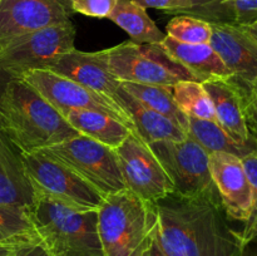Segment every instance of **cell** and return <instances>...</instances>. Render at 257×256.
I'll return each instance as SVG.
<instances>
[{
  "mask_svg": "<svg viewBox=\"0 0 257 256\" xmlns=\"http://www.w3.org/2000/svg\"><path fill=\"white\" fill-rule=\"evenodd\" d=\"M155 203L166 256H242L240 231L231 227L221 198L172 192Z\"/></svg>",
  "mask_w": 257,
  "mask_h": 256,
  "instance_id": "cell-1",
  "label": "cell"
},
{
  "mask_svg": "<svg viewBox=\"0 0 257 256\" xmlns=\"http://www.w3.org/2000/svg\"><path fill=\"white\" fill-rule=\"evenodd\" d=\"M0 130L20 152H38L79 133L68 120L20 78L8 84L0 104Z\"/></svg>",
  "mask_w": 257,
  "mask_h": 256,
  "instance_id": "cell-2",
  "label": "cell"
},
{
  "mask_svg": "<svg viewBox=\"0 0 257 256\" xmlns=\"http://www.w3.org/2000/svg\"><path fill=\"white\" fill-rule=\"evenodd\" d=\"M158 231L155 202L128 188L104 196L98 208V233L103 256H145Z\"/></svg>",
  "mask_w": 257,
  "mask_h": 256,
  "instance_id": "cell-3",
  "label": "cell"
},
{
  "mask_svg": "<svg viewBox=\"0 0 257 256\" xmlns=\"http://www.w3.org/2000/svg\"><path fill=\"white\" fill-rule=\"evenodd\" d=\"M28 212L52 256H103L98 233V210H77L35 195Z\"/></svg>",
  "mask_w": 257,
  "mask_h": 256,
  "instance_id": "cell-4",
  "label": "cell"
},
{
  "mask_svg": "<svg viewBox=\"0 0 257 256\" xmlns=\"http://www.w3.org/2000/svg\"><path fill=\"white\" fill-rule=\"evenodd\" d=\"M104 65L119 82L172 88L181 80L197 78L176 62L161 44H137L127 40L98 52Z\"/></svg>",
  "mask_w": 257,
  "mask_h": 256,
  "instance_id": "cell-5",
  "label": "cell"
},
{
  "mask_svg": "<svg viewBox=\"0 0 257 256\" xmlns=\"http://www.w3.org/2000/svg\"><path fill=\"white\" fill-rule=\"evenodd\" d=\"M62 163L103 196L125 190L114 148L87 136H77L39 151Z\"/></svg>",
  "mask_w": 257,
  "mask_h": 256,
  "instance_id": "cell-6",
  "label": "cell"
},
{
  "mask_svg": "<svg viewBox=\"0 0 257 256\" xmlns=\"http://www.w3.org/2000/svg\"><path fill=\"white\" fill-rule=\"evenodd\" d=\"M77 30L70 20L18 37L0 50V65L14 78L30 70H47L75 49Z\"/></svg>",
  "mask_w": 257,
  "mask_h": 256,
  "instance_id": "cell-7",
  "label": "cell"
},
{
  "mask_svg": "<svg viewBox=\"0 0 257 256\" xmlns=\"http://www.w3.org/2000/svg\"><path fill=\"white\" fill-rule=\"evenodd\" d=\"M157 160L182 196H210L220 198L210 172L208 153L192 138L148 143Z\"/></svg>",
  "mask_w": 257,
  "mask_h": 256,
  "instance_id": "cell-8",
  "label": "cell"
},
{
  "mask_svg": "<svg viewBox=\"0 0 257 256\" xmlns=\"http://www.w3.org/2000/svg\"><path fill=\"white\" fill-rule=\"evenodd\" d=\"M35 195H42L77 210H98L104 196L62 163L42 152H22Z\"/></svg>",
  "mask_w": 257,
  "mask_h": 256,
  "instance_id": "cell-9",
  "label": "cell"
},
{
  "mask_svg": "<svg viewBox=\"0 0 257 256\" xmlns=\"http://www.w3.org/2000/svg\"><path fill=\"white\" fill-rule=\"evenodd\" d=\"M19 78L34 88L62 115L74 109L95 110L119 120L133 135L138 136L127 110L110 98L98 94L69 78L55 74L50 70H30Z\"/></svg>",
  "mask_w": 257,
  "mask_h": 256,
  "instance_id": "cell-10",
  "label": "cell"
},
{
  "mask_svg": "<svg viewBox=\"0 0 257 256\" xmlns=\"http://www.w3.org/2000/svg\"><path fill=\"white\" fill-rule=\"evenodd\" d=\"M114 150L125 188L151 202L175 192L165 168L150 146L138 136L131 133Z\"/></svg>",
  "mask_w": 257,
  "mask_h": 256,
  "instance_id": "cell-11",
  "label": "cell"
},
{
  "mask_svg": "<svg viewBox=\"0 0 257 256\" xmlns=\"http://www.w3.org/2000/svg\"><path fill=\"white\" fill-rule=\"evenodd\" d=\"M70 0H0V50L13 39L70 20Z\"/></svg>",
  "mask_w": 257,
  "mask_h": 256,
  "instance_id": "cell-12",
  "label": "cell"
},
{
  "mask_svg": "<svg viewBox=\"0 0 257 256\" xmlns=\"http://www.w3.org/2000/svg\"><path fill=\"white\" fill-rule=\"evenodd\" d=\"M210 172L228 218L245 223L250 217L252 192L240 157L226 152L208 155Z\"/></svg>",
  "mask_w": 257,
  "mask_h": 256,
  "instance_id": "cell-13",
  "label": "cell"
},
{
  "mask_svg": "<svg viewBox=\"0 0 257 256\" xmlns=\"http://www.w3.org/2000/svg\"><path fill=\"white\" fill-rule=\"evenodd\" d=\"M213 48L232 77L251 82L257 77V42L245 28L223 23H210Z\"/></svg>",
  "mask_w": 257,
  "mask_h": 256,
  "instance_id": "cell-14",
  "label": "cell"
},
{
  "mask_svg": "<svg viewBox=\"0 0 257 256\" xmlns=\"http://www.w3.org/2000/svg\"><path fill=\"white\" fill-rule=\"evenodd\" d=\"M210 95L216 119L223 131L245 147H257L246 128L243 114V97L240 83L233 77L213 78L202 83Z\"/></svg>",
  "mask_w": 257,
  "mask_h": 256,
  "instance_id": "cell-15",
  "label": "cell"
},
{
  "mask_svg": "<svg viewBox=\"0 0 257 256\" xmlns=\"http://www.w3.org/2000/svg\"><path fill=\"white\" fill-rule=\"evenodd\" d=\"M50 72L74 80L78 84L114 100L120 82L109 73L98 52L72 50L49 67Z\"/></svg>",
  "mask_w": 257,
  "mask_h": 256,
  "instance_id": "cell-16",
  "label": "cell"
},
{
  "mask_svg": "<svg viewBox=\"0 0 257 256\" xmlns=\"http://www.w3.org/2000/svg\"><path fill=\"white\" fill-rule=\"evenodd\" d=\"M35 192L25 171L22 152L0 130V203L29 210Z\"/></svg>",
  "mask_w": 257,
  "mask_h": 256,
  "instance_id": "cell-17",
  "label": "cell"
},
{
  "mask_svg": "<svg viewBox=\"0 0 257 256\" xmlns=\"http://www.w3.org/2000/svg\"><path fill=\"white\" fill-rule=\"evenodd\" d=\"M114 102L127 110L135 123L138 137L147 145L158 141H181L188 137L182 128L160 113L143 105L140 100L125 92L122 85H119L115 93Z\"/></svg>",
  "mask_w": 257,
  "mask_h": 256,
  "instance_id": "cell-18",
  "label": "cell"
},
{
  "mask_svg": "<svg viewBox=\"0 0 257 256\" xmlns=\"http://www.w3.org/2000/svg\"><path fill=\"white\" fill-rule=\"evenodd\" d=\"M161 47L176 62L187 68L200 83L213 78L232 77V73L223 64L221 58L208 43L188 44L166 35L161 43Z\"/></svg>",
  "mask_w": 257,
  "mask_h": 256,
  "instance_id": "cell-19",
  "label": "cell"
},
{
  "mask_svg": "<svg viewBox=\"0 0 257 256\" xmlns=\"http://www.w3.org/2000/svg\"><path fill=\"white\" fill-rule=\"evenodd\" d=\"M63 117L79 135L87 136L110 148H117L132 133L119 120L95 110L74 109Z\"/></svg>",
  "mask_w": 257,
  "mask_h": 256,
  "instance_id": "cell-20",
  "label": "cell"
},
{
  "mask_svg": "<svg viewBox=\"0 0 257 256\" xmlns=\"http://www.w3.org/2000/svg\"><path fill=\"white\" fill-rule=\"evenodd\" d=\"M108 19L122 28L137 44H161L166 38L145 8L133 0H117Z\"/></svg>",
  "mask_w": 257,
  "mask_h": 256,
  "instance_id": "cell-21",
  "label": "cell"
},
{
  "mask_svg": "<svg viewBox=\"0 0 257 256\" xmlns=\"http://www.w3.org/2000/svg\"><path fill=\"white\" fill-rule=\"evenodd\" d=\"M120 85L143 105L168 118L187 133L188 115L176 103L172 88L131 82H120Z\"/></svg>",
  "mask_w": 257,
  "mask_h": 256,
  "instance_id": "cell-22",
  "label": "cell"
},
{
  "mask_svg": "<svg viewBox=\"0 0 257 256\" xmlns=\"http://www.w3.org/2000/svg\"><path fill=\"white\" fill-rule=\"evenodd\" d=\"M181 14L192 15L208 23L248 27L257 22V0H220L205 7L188 9Z\"/></svg>",
  "mask_w": 257,
  "mask_h": 256,
  "instance_id": "cell-23",
  "label": "cell"
},
{
  "mask_svg": "<svg viewBox=\"0 0 257 256\" xmlns=\"http://www.w3.org/2000/svg\"><path fill=\"white\" fill-rule=\"evenodd\" d=\"M187 136L196 141L208 155L213 152H226L242 158L256 148L236 143L215 120L200 119L191 115H188Z\"/></svg>",
  "mask_w": 257,
  "mask_h": 256,
  "instance_id": "cell-24",
  "label": "cell"
},
{
  "mask_svg": "<svg viewBox=\"0 0 257 256\" xmlns=\"http://www.w3.org/2000/svg\"><path fill=\"white\" fill-rule=\"evenodd\" d=\"M40 240L28 210L0 203V245L19 246Z\"/></svg>",
  "mask_w": 257,
  "mask_h": 256,
  "instance_id": "cell-25",
  "label": "cell"
},
{
  "mask_svg": "<svg viewBox=\"0 0 257 256\" xmlns=\"http://www.w3.org/2000/svg\"><path fill=\"white\" fill-rule=\"evenodd\" d=\"M172 94L178 107L187 115L217 122L212 100L202 83L181 80L172 87Z\"/></svg>",
  "mask_w": 257,
  "mask_h": 256,
  "instance_id": "cell-26",
  "label": "cell"
},
{
  "mask_svg": "<svg viewBox=\"0 0 257 256\" xmlns=\"http://www.w3.org/2000/svg\"><path fill=\"white\" fill-rule=\"evenodd\" d=\"M168 37L188 44H203L210 43L211 24L200 18L188 14H178L172 18L166 27Z\"/></svg>",
  "mask_w": 257,
  "mask_h": 256,
  "instance_id": "cell-27",
  "label": "cell"
},
{
  "mask_svg": "<svg viewBox=\"0 0 257 256\" xmlns=\"http://www.w3.org/2000/svg\"><path fill=\"white\" fill-rule=\"evenodd\" d=\"M241 160H242L243 167H245L246 173H247L251 192H252V205H251L250 217L243 223L242 230L240 231L243 245H247L250 241L257 237V147L253 151H251L250 153L243 156Z\"/></svg>",
  "mask_w": 257,
  "mask_h": 256,
  "instance_id": "cell-28",
  "label": "cell"
},
{
  "mask_svg": "<svg viewBox=\"0 0 257 256\" xmlns=\"http://www.w3.org/2000/svg\"><path fill=\"white\" fill-rule=\"evenodd\" d=\"M237 82L240 83L241 89H242L246 128L250 137L257 145V77L251 82H242L238 79Z\"/></svg>",
  "mask_w": 257,
  "mask_h": 256,
  "instance_id": "cell-29",
  "label": "cell"
},
{
  "mask_svg": "<svg viewBox=\"0 0 257 256\" xmlns=\"http://www.w3.org/2000/svg\"><path fill=\"white\" fill-rule=\"evenodd\" d=\"M117 0H70L74 13L92 18H108Z\"/></svg>",
  "mask_w": 257,
  "mask_h": 256,
  "instance_id": "cell-30",
  "label": "cell"
},
{
  "mask_svg": "<svg viewBox=\"0 0 257 256\" xmlns=\"http://www.w3.org/2000/svg\"><path fill=\"white\" fill-rule=\"evenodd\" d=\"M133 2L140 4L145 9L153 8V9L166 10L168 13H177V14L192 8L191 0H133Z\"/></svg>",
  "mask_w": 257,
  "mask_h": 256,
  "instance_id": "cell-31",
  "label": "cell"
},
{
  "mask_svg": "<svg viewBox=\"0 0 257 256\" xmlns=\"http://www.w3.org/2000/svg\"><path fill=\"white\" fill-rule=\"evenodd\" d=\"M15 256H52L42 241L15 246Z\"/></svg>",
  "mask_w": 257,
  "mask_h": 256,
  "instance_id": "cell-32",
  "label": "cell"
},
{
  "mask_svg": "<svg viewBox=\"0 0 257 256\" xmlns=\"http://www.w3.org/2000/svg\"><path fill=\"white\" fill-rule=\"evenodd\" d=\"M12 79H14V77L0 65V104H2L3 97H4V93L7 90L8 84H9Z\"/></svg>",
  "mask_w": 257,
  "mask_h": 256,
  "instance_id": "cell-33",
  "label": "cell"
},
{
  "mask_svg": "<svg viewBox=\"0 0 257 256\" xmlns=\"http://www.w3.org/2000/svg\"><path fill=\"white\" fill-rule=\"evenodd\" d=\"M242 256H257V237L245 245Z\"/></svg>",
  "mask_w": 257,
  "mask_h": 256,
  "instance_id": "cell-34",
  "label": "cell"
},
{
  "mask_svg": "<svg viewBox=\"0 0 257 256\" xmlns=\"http://www.w3.org/2000/svg\"><path fill=\"white\" fill-rule=\"evenodd\" d=\"M145 256H166L165 252H163V250L161 248L160 243H158L157 241V236H156V240L155 242L152 243V246L150 247V250L146 252Z\"/></svg>",
  "mask_w": 257,
  "mask_h": 256,
  "instance_id": "cell-35",
  "label": "cell"
},
{
  "mask_svg": "<svg viewBox=\"0 0 257 256\" xmlns=\"http://www.w3.org/2000/svg\"><path fill=\"white\" fill-rule=\"evenodd\" d=\"M0 256H15V246L0 245Z\"/></svg>",
  "mask_w": 257,
  "mask_h": 256,
  "instance_id": "cell-36",
  "label": "cell"
},
{
  "mask_svg": "<svg viewBox=\"0 0 257 256\" xmlns=\"http://www.w3.org/2000/svg\"><path fill=\"white\" fill-rule=\"evenodd\" d=\"M216 2H220V0H191V4H192V8H201V7H205V5H210L212 3Z\"/></svg>",
  "mask_w": 257,
  "mask_h": 256,
  "instance_id": "cell-37",
  "label": "cell"
},
{
  "mask_svg": "<svg viewBox=\"0 0 257 256\" xmlns=\"http://www.w3.org/2000/svg\"><path fill=\"white\" fill-rule=\"evenodd\" d=\"M242 28H245L246 32H247L248 34H250L251 37H252L257 42V22L252 23V24L248 25V27H242Z\"/></svg>",
  "mask_w": 257,
  "mask_h": 256,
  "instance_id": "cell-38",
  "label": "cell"
}]
</instances>
